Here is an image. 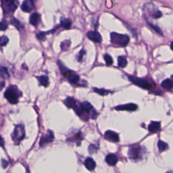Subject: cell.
<instances>
[{"mask_svg":"<svg viewBox=\"0 0 173 173\" xmlns=\"http://www.w3.org/2000/svg\"><path fill=\"white\" fill-rule=\"evenodd\" d=\"M22 95V93L17 88V86L12 85L9 86L4 93V96L6 100L9 102L10 104H15L18 103L19 98Z\"/></svg>","mask_w":173,"mask_h":173,"instance_id":"6da1fadb","label":"cell"},{"mask_svg":"<svg viewBox=\"0 0 173 173\" xmlns=\"http://www.w3.org/2000/svg\"><path fill=\"white\" fill-rule=\"evenodd\" d=\"M111 42L117 46L124 47L128 45L129 43V37L127 35H121L116 33H112L110 35Z\"/></svg>","mask_w":173,"mask_h":173,"instance_id":"7a4b0ae2","label":"cell"},{"mask_svg":"<svg viewBox=\"0 0 173 173\" xmlns=\"http://www.w3.org/2000/svg\"><path fill=\"white\" fill-rule=\"evenodd\" d=\"M2 8L6 14H11L17 9L18 0H1Z\"/></svg>","mask_w":173,"mask_h":173,"instance_id":"3957f363","label":"cell"},{"mask_svg":"<svg viewBox=\"0 0 173 173\" xmlns=\"http://www.w3.org/2000/svg\"><path fill=\"white\" fill-rule=\"evenodd\" d=\"M25 137V131L23 125H17L16 126L14 133L12 134V139L16 145H18Z\"/></svg>","mask_w":173,"mask_h":173,"instance_id":"277c9868","label":"cell"},{"mask_svg":"<svg viewBox=\"0 0 173 173\" xmlns=\"http://www.w3.org/2000/svg\"><path fill=\"white\" fill-rule=\"evenodd\" d=\"M129 79L133 84L140 87L145 89H149L151 88V85L145 79H139L133 76H129Z\"/></svg>","mask_w":173,"mask_h":173,"instance_id":"5b68a950","label":"cell"},{"mask_svg":"<svg viewBox=\"0 0 173 173\" xmlns=\"http://www.w3.org/2000/svg\"><path fill=\"white\" fill-rule=\"evenodd\" d=\"M9 77V74L6 68H0V91L3 89L5 86V79Z\"/></svg>","mask_w":173,"mask_h":173,"instance_id":"8992f818","label":"cell"},{"mask_svg":"<svg viewBox=\"0 0 173 173\" xmlns=\"http://www.w3.org/2000/svg\"><path fill=\"white\" fill-rule=\"evenodd\" d=\"M35 8V5L33 1L32 0H24V1L22 2V4L21 6V8L22 11L28 12L29 13L33 10Z\"/></svg>","mask_w":173,"mask_h":173,"instance_id":"52a82bcc","label":"cell"},{"mask_svg":"<svg viewBox=\"0 0 173 173\" xmlns=\"http://www.w3.org/2000/svg\"><path fill=\"white\" fill-rule=\"evenodd\" d=\"M53 139H54V136H53V133L52 131H49L48 133H47L46 135L43 136L41 139L40 141V145L43 146L45 144L50 143V142H52Z\"/></svg>","mask_w":173,"mask_h":173,"instance_id":"ba28073f","label":"cell"},{"mask_svg":"<svg viewBox=\"0 0 173 173\" xmlns=\"http://www.w3.org/2000/svg\"><path fill=\"white\" fill-rule=\"evenodd\" d=\"M87 37L95 43H100L102 41V36L98 31H89L87 33Z\"/></svg>","mask_w":173,"mask_h":173,"instance_id":"9c48e42d","label":"cell"},{"mask_svg":"<svg viewBox=\"0 0 173 173\" xmlns=\"http://www.w3.org/2000/svg\"><path fill=\"white\" fill-rule=\"evenodd\" d=\"M105 138L112 142H118L119 141V136L118 134L112 131H108L106 132Z\"/></svg>","mask_w":173,"mask_h":173,"instance_id":"30bf717a","label":"cell"},{"mask_svg":"<svg viewBox=\"0 0 173 173\" xmlns=\"http://www.w3.org/2000/svg\"><path fill=\"white\" fill-rule=\"evenodd\" d=\"M116 110H126V111H135L137 109V105L134 104H129L126 105L118 106L115 108Z\"/></svg>","mask_w":173,"mask_h":173,"instance_id":"8fae6325","label":"cell"},{"mask_svg":"<svg viewBox=\"0 0 173 173\" xmlns=\"http://www.w3.org/2000/svg\"><path fill=\"white\" fill-rule=\"evenodd\" d=\"M140 148L139 147H133L131 149H129V158H131L133 160H137V158H140Z\"/></svg>","mask_w":173,"mask_h":173,"instance_id":"7c38bea8","label":"cell"},{"mask_svg":"<svg viewBox=\"0 0 173 173\" xmlns=\"http://www.w3.org/2000/svg\"><path fill=\"white\" fill-rule=\"evenodd\" d=\"M106 161L109 165L114 166L117 163V162H118V158L116 157V156L115 154H111L107 156Z\"/></svg>","mask_w":173,"mask_h":173,"instance_id":"4fadbf2b","label":"cell"},{"mask_svg":"<svg viewBox=\"0 0 173 173\" xmlns=\"http://www.w3.org/2000/svg\"><path fill=\"white\" fill-rule=\"evenodd\" d=\"M85 166L89 170L92 171V170H93L95 168L96 164L94 160H93L91 158H86L85 161Z\"/></svg>","mask_w":173,"mask_h":173,"instance_id":"5bb4252c","label":"cell"},{"mask_svg":"<svg viewBox=\"0 0 173 173\" xmlns=\"http://www.w3.org/2000/svg\"><path fill=\"white\" fill-rule=\"evenodd\" d=\"M81 108L83 110L84 114L85 113H90L91 112H93V106H91V104L90 103H89L87 102H83L81 104Z\"/></svg>","mask_w":173,"mask_h":173,"instance_id":"9a60e30c","label":"cell"},{"mask_svg":"<svg viewBox=\"0 0 173 173\" xmlns=\"http://www.w3.org/2000/svg\"><path fill=\"white\" fill-rule=\"evenodd\" d=\"M160 129V123L159 122H152L148 126V130L151 133H156Z\"/></svg>","mask_w":173,"mask_h":173,"instance_id":"2e32d148","label":"cell"},{"mask_svg":"<svg viewBox=\"0 0 173 173\" xmlns=\"http://www.w3.org/2000/svg\"><path fill=\"white\" fill-rule=\"evenodd\" d=\"M40 20V15L38 13H33L30 17V23L33 26H37Z\"/></svg>","mask_w":173,"mask_h":173,"instance_id":"e0dca14e","label":"cell"},{"mask_svg":"<svg viewBox=\"0 0 173 173\" xmlns=\"http://www.w3.org/2000/svg\"><path fill=\"white\" fill-rule=\"evenodd\" d=\"M64 102V104L66 106L70 108H74L76 106V105H77V104H76V100L73 98H71V97L67 98Z\"/></svg>","mask_w":173,"mask_h":173,"instance_id":"ac0fdd59","label":"cell"},{"mask_svg":"<svg viewBox=\"0 0 173 173\" xmlns=\"http://www.w3.org/2000/svg\"><path fill=\"white\" fill-rule=\"evenodd\" d=\"M162 87L167 90H171L173 88V82L170 79H166L162 83Z\"/></svg>","mask_w":173,"mask_h":173,"instance_id":"d6986e66","label":"cell"},{"mask_svg":"<svg viewBox=\"0 0 173 173\" xmlns=\"http://www.w3.org/2000/svg\"><path fill=\"white\" fill-rule=\"evenodd\" d=\"M71 21L69 19H68V18H63V19H61L60 20L61 26L63 28H66V29H69V28H71Z\"/></svg>","mask_w":173,"mask_h":173,"instance_id":"ffe728a7","label":"cell"},{"mask_svg":"<svg viewBox=\"0 0 173 173\" xmlns=\"http://www.w3.org/2000/svg\"><path fill=\"white\" fill-rule=\"evenodd\" d=\"M38 80L42 86H47L49 85V79L46 76H41V77H39Z\"/></svg>","mask_w":173,"mask_h":173,"instance_id":"44dd1931","label":"cell"},{"mask_svg":"<svg viewBox=\"0 0 173 173\" xmlns=\"http://www.w3.org/2000/svg\"><path fill=\"white\" fill-rule=\"evenodd\" d=\"M118 64L120 68H125L127 65V60L125 56H119L118 57Z\"/></svg>","mask_w":173,"mask_h":173,"instance_id":"7402d4cb","label":"cell"},{"mask_svg":"<svg viewBox=\"0 0 173 173\" xmlns=\"http://www.w3.org/2000/svg\"><path fill=\"white\" fill-rule=\"evenodd\" d=\"M150 15L152 16V18H159L162 16V13L161 12L159 11L158 9H156V8H154V10H151V12H150Z\"/></svg>","mask_w":173,"mask_h":173,"instance_id":"603a6c76","label":"cell"},{"mask_svg":"<svg viewBox=\"0 0 173 173\" xmlns=\"http://www.w3.org/2000/svg\"><path fill=\"white\" fill-rule=\"evenodd\" d=\"M93 91L95 92H96L97 93L101 95H106L108 93H110V91L104 89H98V88H94Z\"/></svg>","mask_w":173,"mask_h":173,"instance_id":"cb8c5ba5","label":"cell"},{"mask_svg":"<svg viewBox=\"0 0 173 173\" xmlns=\"http://www.w3.org/2000/svg\"><path fill=\"white\" fill-rule=\"evenodd\" d=\"M158 149L160 152H163L164 150H166L168 148V145L166 144L165 142L162 141H159L158 143Z\"/></svg>","mask_w":173,"mask_h":173,"instance_id":"d4e9b609","label":"cell"},{"mask_svg":"<svg viewBox=\"0 0 173 173\" xmlns=\"http://www.w3.org/2000/svg\"><path fill=\"white\" fill-rule=\"evenodd\" d=\"M70 45H71V42L69 40H66L61 43V49L63 51H66L69 48Z\"/></svg>","mask_w":173,"mask_h":173,"instance_id":"484cf974","label":"cell"},{"mask_svg":"<svg viewBox=\"0 0 173 173\" xmlns=\"http://www.w3.org/2000/svg\"><path fill=\"white\" fill-rule=\"evenodd\" d=\"M9 39L6 36L0 37V46H5L8 44Z\"/></svg>","mask_w":173,"mask_h":173,"instance_id":"4316f807","label":"cell"},{"mask_svg":"<svg viewBox=\"0 0 173 173\" xmlns=\"http://www.w3.org/2000/svg\"><path fill=\"white\" fill-rule=\"evenodd\" d=\"M104 57V60H105V61H106V63L107 65L110 66L111 64H112L113 60L112 58V57H111L110 55H109V54H105Z\"/></svg>","mask_w":173,"mask_h":173,"instance_id":"83f0119b","label":"cell"},{"mask_svg":"<svg viewBox=\"0 0 173 173\" xmlns=\"http://www.w3.org/2000/svg\"><path fill=\"white\" fill-rule=\"evenodd\" d=\"M8 27V24L6 20H2L0 22V30H6Z\"/></svg>","mask_w":173,"mask_h":173,"instance_id":"f1b7e54d","label":"cell"},{"mask_svg":"<svg viewBox=\"0 0 173 173\" xmlns=\"http://www.w3.org/2000/svg\"><path fill=\"white\" fill-rule=\"evenodd\" d=\"M11 24L14 26H16L17 28H20L22 27L20 22L18 21V20H16V18H13V19L11 20Z\"/></svg>","mask_w":173,"mask_h":173,"instance_id":"f546056e","label":"cell"},{"mask_svg":"<svg viewBox=\"0 0 173 173\" xmlns=\"http://www.w3.org/2000/svg\"><path fill=\"white\" fill-rule=\"evenodd\" d=\"M85 51L83 50V49H82V50L80 51L79 53L77 55L78 61L82 62V60H83V57H84V55H85Z\"/></svg>","mask_w":173,"mask_h":173,"instance_id":"4dcf8cb0","label":"cell"},{"mask_svg":"<svg viewBox=\"0 0 173 173\" xmlns=\"http://www.w3.org/2000/svg\"><path fill=\"white\" fill-rule=\"evenodd\" d=\"M148 24H149V25L150 26H151V27L153 28L155 30L156 32L160 34V35H162V31H161V29H160V28L159 27H158V26H154L153 24L150 23V22H148Z\"/></svg>","mask_w":173,"mask_h":173,"instance_id":"1f68e13d","label":"cell"},{"mask_svg":"<svg viewBox=\"0 0 173 173\" xmlns=\"http://www.w3.org/2000/svg\"><path fill=\"white\" fill-rule=\"evenodd\" d=\"M45 35H46V33H40L37 34V37L38 39H39L41 41H43L45 39Z\"/></svg>","mask_w":173,"mask_h":173,"instance_id":"d6a6232c","label":"cell"},{"mask_svg":"<svg viewBox=\"0 0 173 173\" xmlns=\"http://www.w3.org/2000/svg\"><path fill=\"white\" fill-rule=\"evenodd\" d=\"M1 162H2V166H3V168H6L8 165V162L5 160H2Z\"/></svg>","mask_w":173,"mask_h":173,"instance_id":"836d02e7","label":"cell"},{"mask_svg":"<svg viewBox=\"0 0 173 173\" xmlns=\"http://www.w3.org/2000/svg\"><path fill=\"white\" fill-rule=\"evenodd\" d=\"M3 145H4L3 139V138H2L1 136H0V146H1V147H3Z\"/></svg>","mask_w":173,"mask_h":173,"instance_id":"e575fe53","label":"cell"},{"mask_svg":"<svg viewBox=\"0 0 173 173\" xmlns=\"http://www.w3.org/2000/svg\"><path fill=\"white\" fill-rule=\"evenodd\" d=\"M170 47H171L172 50H173V42L171 43V45H170Z\"/></svg>","mask_w":173,"mask_h":173,"instance_id":"d590c367","label":"cell"},{"mask_svg":"<svg viewBox=\"0 0 173 173\" xmlns=\"http://www.w3.org/2000/svg\"><path fill=\"white\" fill-rule=\"evenodd\" d=\"M171 79H172V80H173V75L171 76Z\"/></svg>","mask_w":173,"mask_h":173,"instance_id":"8d00e7d4","label":"cell"}]
</instances>
